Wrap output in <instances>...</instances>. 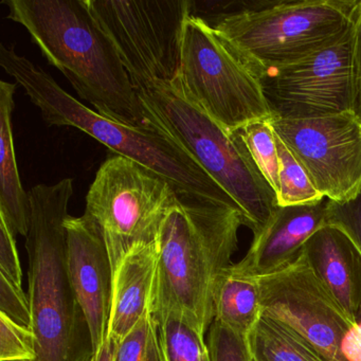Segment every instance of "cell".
<instances>
[{
    "label": "cell",
    "mask_w": 361,
    "mask_h": 361,
    "mask_svg": "<svg viewBox=\"0 0 361 361\" xmlns=\"http://www.w3.org/2000/svg\"><path fill=\"white\" fill-rule=\"evenodd\" d=\"M8 18L22 25L48 63L78 96L109 119L153 126L111 39L87 0H4Z\"/></svg>",
    "instance_id": "1"
},
{
    "label": "cell",
    "mask_w": 361,
    "mask_h": 361,
    "mask_svg": "<svg viewBox=\"0 0 361 361\" xmlns=\"http://www.w3.org/2000/svg\"><path fill=\"white\" fill-rule=\"evenodd\" d=\"M242 226L247 221L238 209L179 196L156 240L151 307L175 312L206 335L214 321L215 284L232 264Z\"/></svg>",
    "instance_id": "2"
},
{
    "label": "cell",
    "mask_w": 361,
    "mask_h": 361,
    "mask_svg": "<svg viewBox=\"0 0 361 361\" xmlns=\"http://www.w3.org/2000/svg\"><path fill=\"white\" fill-rule=\"evenodd\" d=\"M0 66L25 90L48 126L82 130L116 155L139 162L166 178L179 196L226 204L243 213L235 200L178 143L155 126H126L88 109L39 65L4 44Z\"/></svg>",
    "instance_id": "3"
},
{
    "label": "cell",
    "mask_w": 361,
    "mask_h": 361,
    "mask_svg": "<svg viewBox=\"0 0 361 361\" xmlns=\"http://www.w3.org/2000/svg\"><path fill=\"white\" fill-rule=\"evenodd\" d=\"M28 193L31 221L25 246L37 361H90L94 357L92 335L67 266L65 221L73 180L41 183Z\"/></svg>",
    "instance_id": "4"
},
{
    "label": "cell",
    "mask_w": 361,
    "mask_h": 361,
    "mask_svg": "<svg viewBox=\"0 0 361 361\" xmlns=\"http://www.w3.org/2000/svg\"><path fill=\"white\" fill-rule=\"evenodd\" d=\"M137 92L149 123L178 143L235 200L247 227L257 233L278 206L276 195L240 135L192 104L176 82Z\"/></svg>",
    "instance_id": "5"
},
{
    "label": "cell",
    "mask_w": 361,
    "mask_h": 361,
    "mask_svg": "<svg viewBox=\"0 0 361 361\" xmlns=\"http://www.w3.org/2000/svg\"><path fill=\"white\" fill-rule=\"evenodd\" d=\"M360 1L259 3L221 14L210 25L259 78L341 41L354 29Z\"/></svg>",
    "instance_id": "6"
},
{
    "label": "cell",
    "mask_w": 361,
    "mask_h": 361,
    "mask_svg": "<svg viewBox=\"0 0 361 361\" xmlns=\"http://www.w3.org/2000/svg\"><path fill=\"white\" fill-rule=\"evenodd\" d=\"M175 82L192 104L228 132L272 119L257 75L204 18L193 14L185 25Z\"/></svg>",
    "instance_id": "7"
},
{
    "label": "cell",
    "mask_w": 361,
    "mask_h": 361,
    "mask_svg": "<svg viewBox=\"0 0 361 361\" xmlns=\"http://www.w3.org/2000/svg\"><path fill=\"white\" fill-rule=\"evenodd\" d=\"M178 193L164 177L123 156H109L86 195V210L102 232L114 272L135 247L156 242Z\"/></svg>",
    "instance_id": "8"
},
{
    "label": "cell",
    "mask_w": 361,
    "mask_h": 361,
    "mask_svg": "<svg viewBox=\"0 0 361 361\" xmlns=\"http://www.w3.org/2000/svg\"><path fill=\"white\" fill-rule=\"evenodd\" d=\"M138 90L178 79L185 25L193 1L87 0Z\"/></svg>",
    "instance_id": "9"
},
{
    "label": "cell",
    "mask_w": 361,
    "mask_h": 361,
    "mask_svg": "<svg viewBox=\"0 0 361 361\" xmlns=\"http://www.w3.org/2000/svg\"><path fill=\"white\" fill-rule=\"evenodd\" d=\"M259 79L274 119L355 113L354 29L338 43L295 64L264 71Z\"/></svg>",
    "instance_id": "10"
},
{
    "label": "cell",
    "mask_w": 361,
    "mask_h": 361,
    "mask_svg": "<svg viewBox=\"0 0 361 361\" xmlns=\"http://www.w3.org/2000/svg\"><path fill=\"white\" fill-rule=\"evenodd\" d=\"M317 191L331 202L352 200L361 189V118L354 111L270 119Z\"/></svg>",
    "instance_id": "11"
},
{
    "label": "cell",
    "mask_w": 361,
    "mask_h": 361,
    "mask_svg": "<svg viewBox=\"0 0 361 361\" xmlns=\"http://www.w3.org/2000/svg\"><path fill=\"white\" fill-rule=\"evenodd\" d=\"M262 314L288 325L325 361H346L342 346L356 321L310 269L303 253L287 267L259 278Z\"/></svg>",
    "instance_id": "12"
},
{
    "label": "cell",
    "mask_w": 361,
    "mask_h": 361,
    "mask_svg": "<svg viewBox=\"0 0 361 361\" xmlns=\"http://www.w3.org/2000/svg\"><path fill=\"white\" fill-rule=\"evenodd\" d=\"M67 266L92 335L94 354L109 333L114 269L99 226L86 214L65 221Z\"/></svg>",
    "instance_id": "13"
},
{
    "label": "cell",
    "mask_w": 361,
    "mask_h": 361,
    "mask_svg": "<svg viewBox=\"0 0 361 361\" xmlns=\"http://www.w3.org/2000/svg\"><path fill=\"white\" fill-rule=\"evenodd\" d=\"M329 200L312 204L276 206L266 225L253 234L252 244L242 261V271L264 278L290 265L310 236L327 225Z\"/></svg>",
    "instance_id": "14"
},
{
    "label": "cell",
    "mask_w": 361,
    "mask_h": 361,
    "mask_svg": "<svg viewBox=\"0 0 361 361\" xmlns=\"http://www.w3.org/2000/svg\"><path fill=\"white\" fill-rule=\"evenodd\" d=\"M302 253L317 278L356 321L361 306V255L350 238L326 225L310 236Z\"/></svg>",
    "instance_id": "15"
},
{
    "label": "cell",
    "mask_w": 361,
    "mask_h": 361,
    "mask_svg": "<svg viewBox=\"0 0 361 361\" xmlns=\"http://www.w3.org/2000/svg\"><path fill=\"white\" fill-rule=\"evenodd\" d=\"M157 242L139 245L114 272L107 335L121 341L151 308L157 271Z\"/></svg>",
    "instance_id": "16"
},
{
    "label": "cell",
    "mask_w": 361,
    "mask_h": 361,
    "mask_svg": "<svg viewBox=\"0 0 361 361\" xmlns=\"http://www.w3.org/2000/svg\"><path fill=\"white\" fill-rule=\"evenodd\" d=\"M16 92V83L0 82V219L14 235L27 238L30 230V200L20 181L14 147L12 113Z\"/></svg>",
    "instance_id": "17"
},
{
    "label": "cell",
    "mask_w": 361,
    "mask_h": 361,
    "mask_svg": "<svg viewBox=\"0 0 361 361\" xmlns=\"http://www.w3.org/2000/svg\"><path fill=\"white\" fill-rule=\"evenodd\" d=\"M213 304L214 321L248 337L262 316L259 279L231 264L217 279Z\"/></svg>",
    "instance_id": "18"
},
{
    "label": "cell",
    "mask_w": 361,
    "mask_h": 361,
    "mask_svg": "<svg viewBox=\"0 0 361 361\" xmlns=\"http://www.w3.org/2000/svg\"><path fill=\"white\" fill-rule=\"evenodd\" d=\"M247 340L253 361H325L288 325L265 314Z\"/></svg>",
    "instance_id": "19"
},
{
    "label": "cell",
    "mask_w": 361,
    "mask_h": 361,
    "mask_svg": "<svg viewBox=\"0 0 361 361\" xmlns=\"http://www.w3.org/2000/svg\"><path fill=\"white\" fill-rule=\"evenodd\" d=\"M164 361H212L204 336L179 314L152 308Z\"/></svg>",
    "instance_id": "20"
},
{
    "label": "cell",
    "mask_w": 361,
    "mask_h": 361,
    "mask_svg": "<svg viewBox=\"0 0 361 361\" xmlns=\"http://www.w3.org/2000/svg\"><path fill=\"white\" fill-rule=\"evenodd\" d=\"M279 157V192L276 204L281 207L312 204L323 197L310 183L305 170L297 161L282 139L274 133Z\"/></svg>",
    "instance_id": "21"
},
{
    "label": "cell",
    "mask_w": 361,
    "mask_h": 361,
    "mask_svg": "<svg viewBox=\"0 0 361 361\" xmlns=\"http://www.w3.org/2000/svg\"><path fill=\"white\" fill-rule=\"evenodd\" d=\"M244 139L255 164L274 189L279 192V157L274 132L269 120L252 122L236 130Z\"/></svg>",
    "instance_id": "22"
},
{
    "label": "cell",
    "mask_w": 361,
    "mask_h": 361,
    "mask_svg": "<svg viewBox=\"0 0 361 361\" xmlns=\"http://www.w3.org/2000/svg\"><path fill=\"white\" fill-rule=\"evenodd\" d=\"M117 361H164L157 323L151 308L119 342Z\"/></svg>",
    "instance_id": "23"
},
{
    "label": "cell",
    "mask_w": 361,
    "mask_h": 361,
    "mask_svg": "<svg viewBox=\"0 0 361 361\" xmlns=\"http://www.w3.org/2000/svg\"><path fill=\"white\" fill-rule=\"evenodd\" d=\"M37 338L32 329L0 312V361H37Z\"/></svg>",
    "instance_id": "24"
},
{
    "label": "cell",
    "mask_w": 361,
    "mask_h": 361,
    "mask_svg": "<svg viewBox=\"0 0 361 361\" xmlns=\"http://www.w3.org/2000/svg\"><path fill=\"white\" fill-rule=\"evenodd\" d=\"M207 344L212 361H253L247 338L217 321L209 329Z\"/></svg>",
    "instance_id": "25"
},
{
    "label": "cell",
    "mask_w": 361,
    "mask_h": 361,
    "mask_svg": "<svg viewBox=\"0 0 361 361\" xmlns=\"http://www.w3.org/2000/svg\"><path fill=\"white\" fill-rule=\"evenodd\" d=\"M327 225L341 230L361 255V189L354 198L346 202L329 200Z\"/></svg>",
    "instance_id": "26"
},
{
    "label": "cell",
    "mask_w": 361,
    "mask_h": 361,
    "mask_svg": "<svg viewBox=\"0 0 361 361\" xmlns=\"http://www.w3.org/2000/svg\"><path fill=\"white\" fill-rule=\"evenodd\" d=\"M0 312L22 326L32 329V312L29 295L22 286L0 274Z\"/></svg>",
    "instance_id": "27"
},
{
    "label": "cell",
    "mask_w": 361,
    "mask_h": 361,
    "mask_svg": "<svg viewBox=\"0 0 361 361\" xmlns=\"http://www.w3.org/2000/svg\"><path fill=\"white\" fill-rule=\"evenodd\" d=\"M0 274L22 286L23 271L16 235L3 219H0Z\"/></svg>",
    "instance_id": "28"
},
{
    "label": "cell",
    "mask_w": 361,
    "mask_h": 361,
    "mask_svg": "<svg viewBox=\"0 0 361 361\" xmlns=\"http://www.w3.org/2000/svg\"><path fill=\"white\" fill-rule=\"evenodd\" d=\"M355 39V81H356V109L355 113L361 118V1L354 28Z\"/></svg>",
    "instance_id": "29"
},
{
    "label": "cell",
    "mask_w": 361,
    "mask_h": 361,
    "mask_svg": "<svg viewBox=\"0 0 361 361\" xmlns=\"http://www.w3.org/2000/svg\"><path fill=\"white\" fill-rule=\"evenodd\" d=\"M346 361H361V321L350 329L342 346Z\"/></svg>",
    "instance_id": "30"
},
{
    "label": "cell",
    "mask_w": 361,
    "mask_h": 361,
    "mask_svg": "<svg viewBox=\"0 0 361 361\" xmlns=\"http://www.w3.org/2000/svg\"><path fill=\"white\" fill-rule=\"evenodd\" d=\"M118 346L119 341L107 335L102 345L94 353L92 361H117Z\"/></svg>",
    "instance_id": "31"
},
{
    "label": "cell",
    "mask_w": 361,
    "mask_h": 361,
    "mask_svg": "<svg viewBox=\"0 0 361 361\" xmlns=\"http://www.w3.org/2000/svg\"><path fill=\"white\" fill-rule=\"evenodd\" d=\"M359 321H361V306L360 308H359L358 312H357L356 316V322H359Z\"/></svg>",
    "instance_id": "32"
},
{
    "label": "cell",
    "mask_w": 361,
    "mask_h": 361,
    "mask_svg": "<svg viewBox=\"0 0 361 361\" xmlns=\"http://www.w3.org/2000/svg\"><path fill=\"white\" fill-rule=\"evenodd\" d=\"M12 361H35V360H12Z\"/></svg>",
    "instance_id": "33"
},
{
    "label": "cell",
    "mask_w": 361,
    "mask_h": 361,
    "mask_svg": "<svg viewBox=\"0 0 361 361\" xmlns=\"http://www.w3.org/2000/svg\"><path fill=\"white\" fill-rule=\"evenodd\" d=\"M90 361H92V359H90Z\"/></svg>",
    "instance_id": "34"
}]
</instances>
